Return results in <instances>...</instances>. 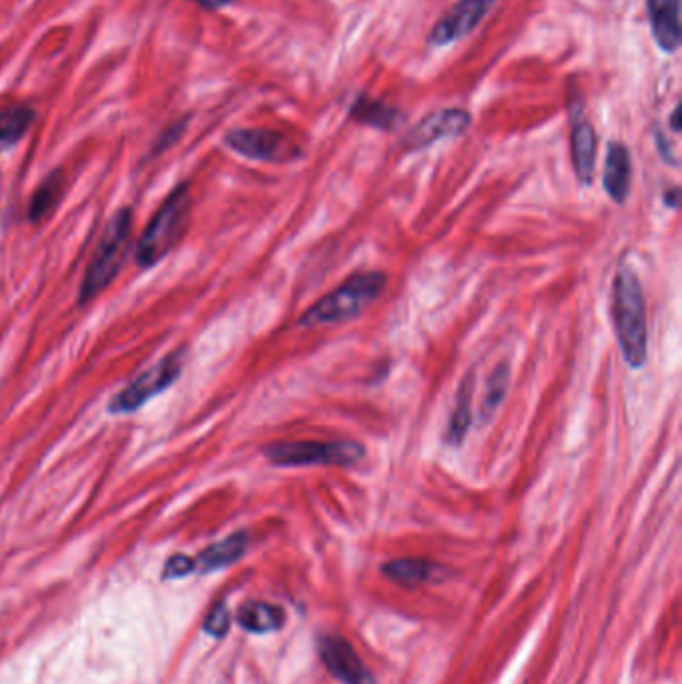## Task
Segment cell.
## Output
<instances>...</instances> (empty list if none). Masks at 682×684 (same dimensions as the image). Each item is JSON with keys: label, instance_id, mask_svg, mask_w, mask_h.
I'll return each instance as SVG.
<instances>
[{"label": "cell", "instance_id": "cell-13", "mask_svg": "<svg viewBox=\"0 0 682 684\" xmlns=\"http://www.w3.org/2000/svg\"><path fill=\"white\" fill-rule=\"evenodd\" d=\"M633 179V160L630 152L623 142H611L604 160V191L616 205H623L630 193Z\"/></svg>", "mask_w": 682, "mask_h": 684}, {"label": "cell", "instance_id": "cell-7", "mask_svg": "<svg viewBox=\"0 0 682 684\" xmlns=\"http://www.w3.org/2000/svg\"><path fill=\"white\" fill-rule=\"evenodd\" d=\"M225 142L240 157L259 162L281 164L300 157V149L285 135L269 128H235L225 137Z\"/></svg>", "mask_w": 682, "mask_h": 684}, {"label": "cell", "instance_id": "cell-20", "mask_svg": "<svg viewBox=\"0 0 682 684\" xmlns=\"http://www.w3.org/2000/svg\"><path fill=\"white\" fill-rule=\"evenodd\" d=\"M383 572L390 581L402 584V586H419L422 582L429 581L434 572V565L422 559H397L390 560Z\"/></svg>", "mask_w": 682, "mask_h": 684}, {"label": "cell", "instance_id": "cell-18", "mask_svg": "<svg viewBox=\"0 0 682 684\" xmlns=\"http://www.w3.org/2000/svg\"><path fill=\"white\" fill-rule=\"evenodd\" d=\"M351 118L361 125L373 126L380 130H393L402 121V114L398 113L395 106H388L363 94L351 106Z\"/></svg>", "mask_w": 682, "mask_h": 684}, {"label": "cell", "instance_id": "cell-17", "mask_svg": "<svg viewBox=\"0 0 682 684\" xmlns=\"http://www.w3.org/2000/svg\"><path fill=\"white\" fill-rule=\"evenodd\" d=\"M65 193V174L58 171L50 172L43 183L38 184L31 205H29V220L31 223H43L50 217V213L57 208L60 198Z\"/></svg>", "mask_w": 682, "mask_h": 684}, {"label": "cell", "instance_id": "cell-24", "mask_svg": "<svg viewBox=\"0 0 682 684\" xmlns=\"http://www.w3.org/2000/svg\"><path fill=\"white\" fill-rule=\"evenodd\" d=\"M655 138H657V147H659L662 159L667 160V162H669V164H672V167H679V157L674 155L671 142H669V140H664V137L660 135L659 130H657V135H655Z\"/></svg>", "mask_w": 682, "mask_h": 684}, {"label": "cell", "instance_id": "cell-26", "mask_svg": "<svg viewBox=\"0 0 682 684\" xmlns=\"http://www.w3.org/2000/svg\"><path fill=\"white\" fill-rule=\"evenodd\" d=\"M679 194H681V191H679L677 186H672L669 193H664V205H669L671 208H677V206H679Z\"/></svg>", "mask_w": 682, "mask_h": 684}, {"label": "cell", "instance_id": "cell-10", "mask_svg": "<svg viewBox=\"0 0 682 684\" xmlns=\"http://www.w3.org/2000/svg\"><path fill=\"white\" fill-rule=\"evenodd\" d=\"M570 152L580 184L591 186L596 164V133L587 118L579 96L569 101Z\"/></svg>", "mask_w": 682, "mask_h": 684}, {"label": "cell", "instance_id": "cell-9", "mask_svg": "<svg viewBox=\"0 0 682 684\" xmlns=\"http://www.w3.org/2000/svg\"><path fill=\"white\" fill-rule=\"evenodd\" d=\"M497 0H458L439 23L432 26L429 43L446 46L470 35L485 21Z\"/></svg>", "mask_w": 682, "mask_h": 684}, {"label": "cell", "instance_id": "cell-16", "mask_svg": "<svg viewBox=\"0 0 682 684\" xmlns=\"http://www.w3.org/2000/svg\"><path fill=\"white\" fill-rule=\"evenodd\" d=\"M237 623L249 632L266 635V632H274L285 625V611L281 606L251 601V603H245L240 606L239 613H237Z\"/></svg>", "mask_w": 682, "mask_h": 684}, {"label": "cell", "instance_id": "cell-6", "mask_svg": "<svg viewBox=\"0 0 682 684\" xmlns=\"http://www.w3.org/2000/svg\"><path fill=\"white\" fill-rule=\"evenodd\" d=\"M186 361V349H177L167 354L160 363L150 366L140 377L135 378L130 385H126L118 395H114L109 402L111 414H130L138 411L148 400L155 399L167 388H171L181 377L182 366Z\"/></svg>", "mask_w": 682, "mask_h": 684}, {"label": "cell", "instance_id": "cell-12", "mask_svg": "<svg viewBox=\"0 0 682 684\" xmlns=\"http://www.w3.org/2000/svg\"><path fill=\"white\" fill-rule=\"evenodd\" d=\"M650 31L664 53H677L682 43L681 0H647Z\"/></svg>", "mask_w": 682, "mask_h": 684}, {"label": "cell", "instance_id": "cell-19", "mask_svg": "<svg viewBox=\"0 0 682 684\" xmlns=\"http://www.w3.org/2000/svg\"><path fill=\"white\" fill-rule=\"evenodd\" d=\"M36 114L31 106L14 104L0 111V150L11 149L23 140L29 128L35 123Z\"/></svg>", "mask_w": 682, "mask_h": 684}, {"label": "cell", "instance_id": "cell-22", "mask_svg": "<svg viewBox=\"0 0 682 684\" xmlns=\"http://www.w3.org/2000/svg\"><path fill=\"white\" fill-rule=\"evenodd\" d=\"M230 628V616H228V608L225 605H216L213 608V613L208 615L205 623V630L208 635H213L216 639L225 637Z\"/></svg>", "mask_w": 682, "mask_h": 684}, {"label": "cell", "instance_id": "cell-8", "mask_svg": "<svg viewBox=\"0 0 682 684\" xmlns=\"http://www.w3.org/2000/svg\"><path fill=\"white\" fill-rule=\"evenodd\" d=\"M473 123V116L463 109H443L424 116L410 128L405 138V147L410 152L427 149L443 138H455L465 135Z\"/></svg>", "mask_w": 682, "mask_h": 684}, {"label": "cell", "instance_id": "cell-3", "mask_svg": "<svg viewBox=\"0 0 682 684\" xmlns=\"http://www.w3.org/2000/svg\"><path fill=\"white\" fill-rule=\"evenodd\" d=\"M191 208L193 196L191 186L186 183L177 186L164 198L157 215L150 218V223L138 239L135 261L140 269H150L159 264L167 254H171L179 247L182 237L186 235V228L191 225Z\"/></svg>", "mask_w": 682, "mask_h": 684}, {"label": "cell", "instance_id": "cell-21", "mask_svg": "<svg viewBox=\"0 0 682 684\" xmlns=\"http://www.w3.org/2000/svg\"><path fill=\"white\" fill-rule=\"evenodd\" d=\"M509 380H511V366H509V363H501L492 371L489 385H487V392H485V399H482V404H480V421H482V424L492 421L497 411L501 409L502 400L507 397Z\"/></svg>", "mask_w": 682, "mask_h": 684}, {"label": "cell", "instance_id": "cell-15", "mask_svg": "<svg viewBox=\"0 0 682 684\" xmlns=\"http://www.w3.org/2000/svg\"><path fill=\"white\" fill-rule=\"evenodd\" d=\"M249 548V536L247 533H235L225 540L216 543L213 547L205 548L198 559L194 560V570L201 572H213V570L225 569L228 565L242 559V555Z\"/></svg>", "mask_w": 682, "mask_h": 684}, {"label": "cell", "instance_id": "cell-2", "mask_svg": "<svg viewBox=\"0 0 682 684\" xmlns=\"http://www.w3.org/2000/svg\"><path fill=\"white\" fill-rule=\"evenodd\" d=\"M387 274L380 271L354 274L346 283L320 298L298 319L303 329L334 327L359 319L387 290Z\"/></svg>", "mask_w": 682, "mask_h": 684}, {"label": "cell", "instance_id": "cell-23", "mask_svg": "<svg viewBox=\"0 0 682 684\" xmlns=\"http://www.w3.org/2000/svg\"><path fill=\"white\" fill-rule=\"evenodd\" d=\"M191 572H194V560L184 557V555H174V557L167 560L164 570H162V579H167V581L182 579V577H186Z\"/></svg>", "mask_w": 682, "mask_h": 684}, {"label": "cell", "instance_id": "cell-14", "mask_svg": "<svg viewBox=\"0 0 682 684\" xmlns=\"http://www.w3.org/2000/svg\"><path fill=\"white\" fill-rule=\"evenodd\" d=\"M475 375H477L475 368H470L465 378L461 380L458 390H456L455 409H453L448 429L444 434V441L451 446L463 445L468 429L473 424V395H475V385H477Z\"/></svg>", "mask_w": 682, "mask_h": 684}, {"label": "cell", "instance_id": "cell-1", "mask_svg": "<svg viewBox=\"0 0 682 684\" xmlns=\"http://www.w3.org/2000/svg\"><path fill=\"white\" fill-rule=\"evenodd\" d=\"M613 322L616 342L626 363L640 368L647 363L648 324L645 290L630 266H621L613 281Z\"/></svg>", "mask_w": 682, "mask_h": 684}, {"label": "cell", "instance_id": "cell-5", "mask_svg": "<svg viewBox=\"0 0 682 684\" xmlns=\"http://www.w3.org/2000/svg\"><path fill=\"white\" fill-rule=\"evenodd\" d=\"M364 446L356 441H281L262 448V455L274 467H341L359 465Z\"/></svg>", "mask_w": 682, "mask_h": 684}, {"label": "cell", "instance_id": "cell-4", "mask_svg": "<svg viewBox=\"0 0 682 684\" xmlns=\"http://www.w3.org/2000/svg\"><path fill=\"white\" fill-rule=\"evenodd\" d=\"M133 239V213L123 208L114 215L103 230L99 247L82 278L79 290V305L84 307L113 285L114 278L123 271Z\"/></svg>", "mask_w": 682, "mask_h": 684}, {"label": "cell", "instance_id": "cell-11", "mask_svg": "<svg viewBox=\"0 0 682 684\" xmlns=\"http://www.w3.org/2000/svg\"><path fill=\"white\" fill-rule=\"evenodd\" d=\"M320 661L339 683L376 684L373 674L366 671L351 642L341 637H322L319 640Z\"/></svg>", "mask_w": 682, "mask_h": 684}, {"label": "cell", "instance_id": "cell-25", "mask_svg": "<svg viewBox=\"0 0 682 684\" xmlns=\"http://www.w3.org/2000/svg\"><path fill=\"white\" fill-rule=\"evenodd\" d=\"M194 2H196L198 7H203L205 11H218V9L230 4L232 0H194Z\"/></svg>", "mask_w": 682, "mask_h": 684}, {"label": "cell", "instance_id": "cell-27", "mask_svg": "<svg viewBox=\"0 0 682 684\" xmlns=\"http://www.w3.org/2000/svg\"><path fill=\"white\" fill-rule=\"evenodd\" d=\"M671 126L674 133H679V130H681V104H677V106H674V111H672Z\"/></svg>", "mask_w": 682, "mask_h": 684}]
</instances>
